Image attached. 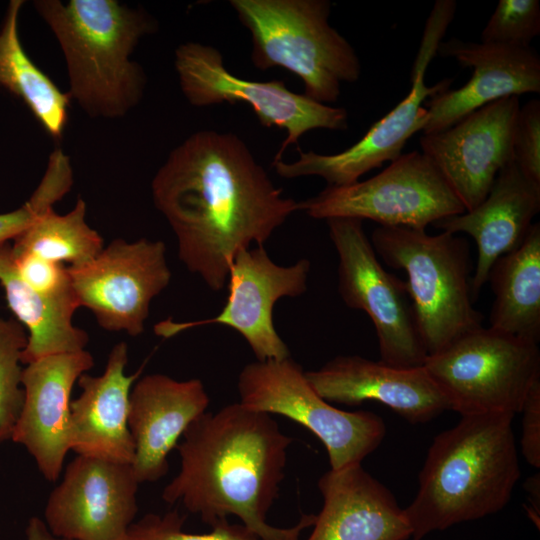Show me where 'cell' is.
I'll return each instance as SVG.
<instances>
[{
    "mask_svg": "<svg viewBox=\"0 0 540 540\" xmlns=\"http://www.w3.org/2000/svg\"><path fill=\"white\" fill-rule=\"evenodd\" d=\"M326 223L339 258L338 292L347 307L370 317L380 361L398 368L423 366L428 353L406 282L384 269L362 220L331 218Z\"/></svg>",
    "mask_w": 540,
    "mask_h": 540,
    "instance_id": "obj_12",
    "label": "cell"
},
{
    "mask_svg": "<svg viewBox=\"0 0 540 540\" xmlns=\"http://www.w3.org/2000/svg\"><path fill=\"white\" fill-rule=\"evenodd\" d=\"M462 415L520 413L540 379L538 344L483 326L455 340L423 365Z\"/></svg>",
    "mask_w": 540,
    "mask_h": 540,
    "instance_id": "obj_7",
    "label": "cell"
},
{
    "mask_svg": "<svg viewBox=\"0 0 540 540\" xmlns=\"http://www.w3.org/2000/svg\"><path fill=\"white\" fill-rule=\"evenodd\" d=\"M22 5V0L10 1L0 28V85L22 100L43 129L59 140L72 98L25 52L18 32Z\"/></svg>",
    "mask_w": 540,
    "mask_h": 540,
    "instance_id": "obj_26",
    "label": "cell"
},
{
    "mask_svg": "<svg viewBox=\"0 0 540 540\" xmlns=\"http://www.w3.org/2000/svg\"><path fill=\"white\" fill-rule=\"evenodd\" d=\"M494 300L490 328L538 344L540 340V223L523 242L492 265L488 280Z\"/></svg>",
    "mask_w": 540,
    "mask_h": 540,
    "instance_id": "obj_25",
    "label": "cell"
},
{
    "mask_svg": "<svg viewBox=\"0 0 540 540\" xmlns=\"http://www.w3.org/2000/svg\"><path fill=\"white\" fill-rule=\"evenodd\" d=\"M512 413L462 415L434 437L404 509L413 540L502 510L521 476Z\"/></svg>",
    "mask_w": 540,
    "mask_h": 540,
    "instance_id": "obj_3",
    "label": "cell"
},
{
    "mask_svg": "<svg viewBox=\"0 0 540 540\" xmlns=\"http://www.w3.org/2000/svg\"><path fill=\"white\" fill-rule=\"evenodd\" d=\"M540 210V184L510 162L498 173L486 198L474 209L433 224L442 231L471 236L477 261L471 276L472 298L478 297L497 259L524 240Z\"/></svg>",
    "mask_w": 540,
    "mask_h": 540,
    "instance_id": "obj_21",
    "label": "cell"
},
{
    "mask_svg": "<svg viewBox=\"0 0 540 540\" xmlns=\"http://www.w3.org/2000/svg\"><path fill=\"white\" fill-rule=\"evenodd\" d=\"M520 413L522 418L521 452L526 462L540 467V379L530 387Z\"/></svg>",
    "mask_w": 540,
    "mask_h": 540,
    "instance_id": "obj_34",
    "label": "cell"
},
{
    "mask_svg": "<svg viewBox=\"0 0 540 540\" xmlns=\"http://www.w3.org/2000/svg\"><path fill=\"white\" fill-rule=\"evenodd\" d=\"M456 6L454 0H437L433 5L412 66L410 92L396 107L344 151L326 155L298 149L299 157L294 162L272 161L275 172L286 179L319 176L327 186H345L398 158L408 139L422 131L426 123L427 110L422 104L427 98L446 91L452 82V79H444L427 86L425 74L454 18Z\"/></svg>",
    "mask_w": 540,
    "mask_h": 540,
    "instance_id": "obj_9",
    "label": "cell"
},
{
    "mask_svg": "<svg viewBox=\"0 0 540 540\" xmlns=\"http://www.w3.org/2000/svg\"><path fill=\"white\" fill-rule=\"evenodd\" d=\"M128 347L116 344L100 376L82 374L80 395L70 403V449L77 455L132 464L134 442L128 428L129 397L138 373L125 374Z\"/></svg>",
    "mask_w": 540,
    "mask_h": 540,
    "instance_id": "obj_23",
    "label": "cell"
},
{
    "mask_svg": "<svg viewBox=\"0 0 540 540\" xmlns=\"http://www.w3.org/2000/svg\"><path fill=\"white\" fill-rule=\"evenodd\" d=\"M94 366L84 350L40 358L22 370L23 404L11 440L22 445L49 482H55L70 450V396Z\"/></svg>",
    "mask_w": 540,
    "mask_h": 540,
    "instance_id": "obj_18",
    "label": "cell"
},
{
    "mask_svg": "<svg viewBox=\"0 0 540 540\" xmlns=\"http://www.w3.org/2000/svg\"><path fill=\"white\" fill-rule=\"evenodd\" d=\"M64 196L55 181L43 177L27 202L16 210L0 214V245L15 239Z\"/></svg>",
    "mask_w": 540,
    "mask_h": 540,
    "instance_id": "obj_32",
    "label": "cell"
},
{
    "mask_svg": "<svg viewBox=\"0 0 540 540\" xmlns=\"http://www.w3.org/2000/svg\"><path fill=\"white\" fill-rule=\"evenodd\" d=\"M251 35V62L295 74L304 95L328 105L338 100L342 83L361 76L360 59L348 40L329 23V0H230Z\"/></svg>",
    "mask_w": 540,
    "mask_h": 540,
    "instance_id": "obj_5",
    "label": "cell"
},
{
    "mask_svg": "<svg viewBox=\"0 0 540 540\" xmlns=\"http://www.w3.org/2000/svg\"><path fill=\"white\" fill-rule=\"evenodd\" d=\"M174 66L187 101L196 107L246 103L264 127L287 132L273 161L281 160L288 146L314 129L345 131L348 113L343 107L316 102L288 89L284 81H252L232 74L214 46L189 41L175 50Z\"/></svg>",
    "mask_w": 540,
    "mask_h": 540,
    "instance_id": "obj_11",
    "label": "cell"
},
{
    "mask_svg": "<svg viewBox=\"0 0 540 540\" xmlns=\"http://www.w3.org/2000/svg\"><path fill=\"white\" fill-rule=\"evenodd\" d=\"M178 256L213 291L227 284L233 258L263 246L296 211L235 133L200 130L168 155L151 184Z\"/></svg>",
    "mask_w": 540,
    "mask_h": 540,
    "instance_id": "obj_1",
    "label": "cell"
},
{
    "mask_svg": "<svg viewBox=\"0 0 540 540\" xmlns=\"http://www.w3.org/2000/svg\"><path fill=\"white\" fill-rule=\"evenodd\" d=\"M13 258L20 277L36 290L54 294L72 288L64 264L50 262L30 254L13 255Z\"/></svg>",
    "mask_w": 540,
    "mask_h": 540,
    "instance_id": "obj_33",
    "label": "cell"
},
{
    "mask_svg": "<svg viewBox=\"0 0 540 540\" xmlns=\"http://www.w3.org/2000/svg\"><path fill=\"white\" fill-rule=\"evenodd\" d=\"M139 484L131 464L77 455L47 500L44 522L68 540H125Z\"/></svg>",
    "mask_w": 540,
    "mask_h": 540,
    "instance_id": "obj_15",
    "label": "cell"
},
{
    "mask_svg": "<svg viewBox=\"0 0 540 540\" xmlns=\"http://www.w3.org/2000/svg\"><path fill=\"white\" fill-rule=\"evenodd\" d=\"M86 212V202L80 197L66 214L47 211L13 239L12 254H30L73 267L91 261L104 246L102 237L88 225Z\"/></svg>",
    "mask_w": 540,
    "mask_h": 540,
    "instance_id": "obj_27",
    "label": "cell"
},
{
    "mask_svg": "<svg viewBox=\"0 0 540 540\" xmlns=\"http://www.w3.org/2000/svg\"><path fill=\"white\" fill-rule=\"evenodd\" d=\"M24 540H68L53 535L44 520L39 517H31L25 528Z\"/></svg>",
    "mask_w": 540,
    "mask_h": 540,
    "instance_id": "obj_35",
    "label": "cell"
},
{
    "mask_svg": "<svg viewBox=\"0 0 540 540\" xmlns=\"http://www.w3.org/2000/svg\"><path fill=\"white\" fill-rule=\"evenodd\" d=\"M34 7L63 51L69 94L87 114L119 118L141 101L146 76L130 56L157 29L149 13L116 0H37Z\"/></svg>",
    "mask_w": 540,
    "mask_h": 540,
    "instance_id": "obj_4",
    "label": "cell"
},
{
    "mask_svg": "<svg viewBox=\"0 0 540 540\" xmlns=\"http://www.w3.org/2000/svg\"><path fill=\"white\" fill-rule=\"evenodd\" d=\"M0 284L10 310L28 332L22 364L85 349L88 335L72 322L73 314L79 308L73 288L51 294L30 286L18 274L8 243L0 245Z\"/></svg>",
    "mask_w": 540,
    "mask_h": 540,
    "instance_id": "obj_24",
    "label": "cell"
},
{
    "mask_svg": "<svg viewBox=\"0 0 540 540\" xmlns=\"http://www.w3.org/2000/svg\"><path fill=\"white\" fill-rule=\"evenodd\" d=\"M27 342L19 321L0 317V444L11 440L23 404L21 357Z\"/></svg>",
    "mask_w": 540,
    "mask_h": 540,
    "instance_id": "obj_28",
    "label": "cell"
},
{
    "mask_svg": "<svg viewBox=\"0 0 540 540\" xmlns=\"http://www.w3.org/2000/svg\"><path fill=\"white\" fill-rule=\"evenodd\" d=\"M514 162L540 184V101L532 99L519 109L513 137Z\"/></svg>",
    "mask_w": 540,
    "mask_h": 540,
    "instance_id": "obj_31",
    "label": "cell"
},
{
    "mask_svg": "<svg viewBox=\"0 0 540 540\" xmlns=\"http://www.w3.org/2000/svg\"><path fill=\"white\" fill-rule=\"evenodd\" d=\"M539 34L538 0H500L481 32V42L529 47Z\"/></svg>",
    "mask_w": 540,
    "mask_h": 540,
    "instance_id": "obj_29",
    "label": "cell"
},
{
    "mask_svg": "<svg viewBox=\"0 0 540 540\" xmlns=\"http://www.w3.org/2000/svg\"><path fill=\"white\" fill-rule=\"evenodd\" d=\"M182 438L179 472L162 492L166 503H181L211 526L236 516L261 540H299L313 526V514L286 528L267 522L294 441L272 415L228 404L201 414Z\"/></svg>",
    "mask_w": 540,
    "mask_h": 540,
    "instance_id": "obj_2",
    "label": "cell"
},
{
    "mask_svg": "<svg viewBox=\"0 0 540 540\" xmlns=\"http://www.w3.org/2000/svg\"><path fill=\"white\" fill-rule=\"evenodd\" d=\"M298 205L314 219L354 218L421 230L465 212L439 169L416 150L401 154L367 180L327 186Z\"/></svg>",
    "mask_w": 540,
    "mask_h": 540,
    "instance_id": "obj_10",
    "label": "cell"
},
{
    "mask_svg": "<svg viewBox=\"0 0 540 540\" xmlns=\"http://www.w3.org/2000/svg\"><path fill=\"white\" fill-rule=\"evenodd\" d=\"M372 246L390 267L406 273V286L428 355L482 326L471 293L467 240L446 231L378 226Z\"/></svg>",
    "mask_w": 540,
    "mask_h": 540,
    "instance_id": "obj_6",
    "label": "cell"
},
{
    "mask_svg": "<svg viewBox=\"0 0 540 540\" xmlns=\"http://www.w3.org/2000/svg\"><path fill=\"white\" fill-rule=\"evenodd\" d=\"M524 489L526 490L529 501L533 508V518H536V513L539 516L540 513V477L539 473L530 476L524 482Z\"/></svg>",
    "mask_w": 540,
    "mask_h": 540,
    "instance_id": "obj_36",
    "label": "cell"
},
{
    "mask_svg": "<svg viewBox=\"0 0 540 540\" xmlns=\"http://www.w3.org/2000/svg\"><path fill=\"white\" fill-rule=\"evenodd\" d=\"M209 402L200 379L179 381L155 373L135 383L128 428L135 446L131 466L139 483L155 482L167 474L168 454L186 428L207 411Z\"/></svg>",
    "mask_w": 540,
    "mask_h": 540,
    "instance_id": "obj_20",
    "label": "cell"
},
{
    "mask_svg": "<svg viewBox=\"0 0 540 540\" xmlns=\"http://www.w3.org/2000/svg\"><path fill=\"white\" fill-rule=\"evenodd\" d=\"M519 109L518 96L501 98L445 130L420 137L422 153L439 169L465 211L486 198L500 170L514 161Z\"/></svg>",
    "mask_w": 540,
    "mask_h": 540,
    "instance_id": "obj_16",
    "label": "cell"
},
{
    "mask_svg": "<svg viewBox=\"0 0 540 540\" xmlns=\"http://www.w3.org/2000/svg\"><path fill=\"white\" fill-rule=\"evenodd\" d=\"M327 402L355 406L377 401L412 424L427 423L451 406L424 366L398 368L359 355H340L305 371Z\"/></svg>",
    "mask_w": 540,
    "mask_h": 540,
    "instance_id": "obj_19",
    "label": "cell"
},
{
    "mask_svg": "<svg viewBox=\"0 0 540 540\" xmlns=\"http://www.w3.org/2000/svg\"><path fill=\"white\" fill-rule=\"evenodd\" d=\"M79 307L88 308L108 331L138 336L154 297L170 283L162 241L113 240L91 261L67 267Z\"/></svg>",
    "mask_w": 540,
    "mask_h": 540,
    "instance_id": "obj_13",
    "label": "cell"
},
{
    "mask_svg": "<svg viewBox=\"0 0 540 540\" xmlns=\"http://www.w3.org/2000/svg\"><path fill=\"white\" fill-rule=\"evenodd\" d=\"M437 54L473 70L462 87L438 93L425 102L423 134L439 132L498 99L540 92V57L529 47L463 41H442Z\"/></svg>",
    "mask_w": 540,
    "mask_h": 540,
    "instance_id": "obj_17",
    "label": "cell"
},
{
    "mask_svg": "<svg viewBox=\"0 0 540 540\" xmlns=\"http://www.w3.org/2000/svg\"><path fill=\"white\" fill-rule=\"evenodd\" d=\"M310 266L305 258L278 265L263 246L242 249L231 263L227 302L218 315L188 323L165 321L155 331L168 337L190 327L219 324L237 331L258 361L288 358L289 348L274 327L273 307L280 298L306 292Z\"/></svg>",
    "mask_w": 540,
    "mask_h": 540,
    "instance_id": "obj_14",
    "label": "cell"
},
{
    "mask_svg": "<svg viewBox=\"0 0 540 540\" xmlns=\"http://www.w3.org/2000/svg\"><path fill=\"white\" fill-rule=\"evenodd\" d=\"M323 506L307 540H407L412 530L391 491L361 464L318 480Z\"/></svg>",
    "mask_w": 540,
    "mask_h": 540,
    "instance_id": "obj_22",
    "label": "cell"
},
{
    "mask_svg": "<svg viewBox=\"0 0 540 540\" xmlns=\"http://www.w3.org/2000/svg\"><path fill=\"white\" fill-rule=\"evenodd\" d=\"M184 517L174 510L163 515L148 513L133 522L125 540H261L243 525L228 519L212 525L210 533L192 534L183 529Z\"/></svg>",
    "mask_w": 540,
    "mask_h": 540,
    "instance_id": "obj_30",
    "label": "cell"
},
{
    "mask_svg": "<svg viewBox=\"0 0 540 540\" xmlns=\"http://www.w3.org/2000/svg\"><path fill=\"white\" fill-rule=\"evenodd\" d=\"M237 388L244 407L287 417L312 432L325 446L331 470L361 464L386 434L379 415L341 410L323 399L291 356L246 364Z\"/></svg>",
    "mask_w": 540,
    "mask_h": 540,
    "instance_id": "obj_8",
    "label": "cell"
}]
</instances>
